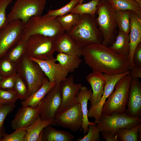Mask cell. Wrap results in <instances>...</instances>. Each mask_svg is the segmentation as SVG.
<instances>
[{
  "mask_svg": "<svg viewBox=\"0 0 141 141\" xmlns=\"http://www.w3.org/2000/svg\"><path fill=\"white\" fill-rule=\"evenodd\" d=\"M82 56L93 72L112 74L125 72L130 68L128 58L101 43L87 46L82 50Z\"/></svg>",
  "mask_w": 141,
  "mask_h": 141,
  "instance_id": "cell-1",
  "label": "cell"
},
{
  "mask_svg": "<svg viewBox=\"0 0 141 141\" xmlns=\"http://www.w3.org/2000/svg\"><path fill=\"white\" fill-rule=\"evenodd\" d=\"M95 17V15L88 14L80 15L77 25L67 34L82 50L89 45L102 43L103 41Z\"/></svg>",
  "mask_w": 141,
  "mask_h": 141,
  "instance_id": "cell-2",
  "label": "cell"
},
{
  "mask_svg": "<svg viewBox=\"0 0 141 141\" xmlns=\"http://www.w3.org/2000/svg\"><path fill=\"white\" fill-rule=\"evenodd\" d=\"M116 11L107 0H99L97 6L95 20L101 33L103 44L109 46L115 42L118 30L115 20Z\"/></svg>",
  "mask_w": 141,
  "mask_h": 141,
  "instance_id": "cell-3",
  "label": "cell"
},
{
  "mask_svg": "<svg viewBox=\"0 0 141 141\" xmlns=\"http://www.w3.org/2000/svg\"><path fill=\"white\" fill-rule=\"evenodd\" d=\"M66 33L56 17L45 15L31 17L25 24L22 38L27 39L34 34H39L57 39Z\"/></svg>",
  "mask_w": 141,
  "mask_h": 141,
  "instance_id": "cell-4",
  "label": "cell"
},
{
  "mask_svg": "<svg viewBox=\"0 0 141 141\" xmlns=\"http://www.w3.org/2000/svg\"><path fill=\"white\" fill-rule=\"evenodd\" d=\"M17 65V73L27 86L30 96L39 89L48 79L37 63L25 54Z\"/></svg>",
  "mask_w": 141,
  "mask_h": 141,
  "instance_id": "cell-5",
  "label": "cell"
},
{
  "mask_svg": "<svg viewBox=\"0 0 141 141\" xmlns=\"http://www.w3.org/2000/svg\"><path fill=\"white\" fill-rule=\"evenodd\" d=\"M131 77L129 74L122 77L116 83L114 89L105 101L102 113L109 115L114 113L124 114L129 95Z\"/></svg>",
  "mask_w": 141,
  "mask_h": 141,
  "instance_id": "cell-6",
  "label": "cell"
},
{
  "mask_svg": "<svg viewBox=\"0 0 141 141\" xmlns=\"http://www.w3.org/2000/svg\"><path fill=\"white\" fill-rule=\"evenodd\" d=\"M56 39L39 34L30 36L27 39L25 54L30 58L42 60L54 58Z\"/></svg>",
  "mask_w": 141,
  "mask_h": 141,
  "instance_id": "cell-7",
  "label": "cell"
},
{
  "mask_svg": "<svg viewBox=\"0 0 141 141\" xmlns=\"http://www.w3.org/2000/svg\"><path fill=\"white\" fill-rule=\"evenodd\" d=\"M46 0H16L7 15L9 22L19 20L26 24L32 17L41 16Z\"/></svg>",
  "mask_w": 141,
  "mask_h": 141,
  "instance_id": "cell-8",
  "label": "cell"
},
{
  "mask_svg": "<svg viewBox=\"0 0 141 141\" xmlns=\"http://www.w3.org/2000/svg\"><path fill=\"white\" fill-rule=\"evenodd\" d=\"M141 122L140 117H131L125 113H114L109 115L102 113L96 125L100 132L107 131L116 136L119 129L130 128Z\"/></svg>",
  "mask_w": 141,
  "mask_h": 141,
  "instance_id": "cell-9",
  "label": "cell"
},
{
  "mask_svg": "<svg viewBox=\"0 0 141 141\" xmlns=\"http://www.w3.org/2000/svg\"><path fill=\"white\" fill-rule=\"evenodd\" d=\"M25 24L20 20H15L0 29V59L21 39Z\"/></svg>",
  "mask_w": 141,
  "mask_h": 141,
  "instance_id": "cell-10",
  "label": "cell"
},
{
  "mask_svg": "<svg viewBox=\"0 0 141 141\" xmlns=\"http://www.w3.org/2000/svg\"><path fill=\"white\" fill-rule=\"evenodd\" d=\"M60 84H56L46 94L39 105V116L41 119L52 121L54 126L57 125L55 122V119L61 103Z\"/></svg>",
  "mask_w": 141,
  "mask_h": 141,
  "instance_id": "cell-11",
  "label": "cell"
},
{
  "mask_svg": "<svg viewBox=\"0 0 141 141\" xmlns=\"http://www.w3.org/2000/svg\"><path fill=\"white\" fill-rule=\"evenodd\" d=\"M81 86L80 83H74L72 74L67 77L61 82L60 88L61 103L56 116L78 103L77 97Z\"/></svg>",
  "mask_w": 141,
  "mask_h": 141,
  "instance_id": "cell-12",
  "label": "cell"
},
{
  "mask_svg": "<svg viewBox=\"0 0 141 141\" xmlns=\"http://www.w3.org/2000/svg\"><path fill=\"white\" fill-rule=\"evenodd\" d=\"M55 121L57 125L76 132L82 127L83 117L80 104L73 106L57 115Z\"/></svg>",
  "mask_w": 141,
  "mask_h": 141,
  "instance_id": "cell-13",
  "label": "cell"
},
{
  "mask_svg": "<svg viewBox=\"0 0 141 141\" xmlns=\"http://www.w3.org/2000/svg\"><path fill=\"white\" fill-rule=\"evenodd\" d=\"M129 73L128 71L123 73L112 74L102 73L105 80L103 94L99 103L91 106L88 114L89 117L94 119L95 123L96 124L98 122L102 114L103 106L107 98L113 91L116 83L123 77L129 74Z\"/></svg>",
  "mask_w": 141,
  "mask_h": 141,
  "instance_id": "cell-14",
  "label": "cell"
},
{
  "mask_svg": "<svg viewBox=\"0 0 141 141\" xmlns=\"http://www.w3.org/2000/svg\"><path fill=\"white\" fill-rule=\"evenodd\" d=\"M125 114L133 117L141 116V83L138 78H131Z\"/></svg>",
  "mask_w": 141,
  "mask_h": 141,
  "instance_id": "cell-15",
  "label": "cell"
},
{
  "mask_svg": "<svg viewBox=\"0 0 141 141\" xmlns=\"http://www.w3.org/2000/svg\"><path fill=\"white\" fill-rule=\"evenodd\" d=\"M30 58L37 63L50 82L60 84L69 73L59 63L56 62L55 58L46 60Z\"/></svg>",
  "mask_w": 141,
  "mask_h": 141,
  "instance_id": "cell-16",
  "label": "cell"
},
{
  "mask_svg": "<svg viewBox=\"0 0 141 141\" xmlns=\"http://www.w3.org/2000/svg\"><path fill=\"white\" fill-rule=\"evenodd\" d=\"M39 105L35 108L22 106L18 110L11 123V128L16 130L27 127L33 123L39 115Z\"/></svg>",
  "mask_w": 141,
  "mask_h": 141,
  "instance_id": "cell-17",
  "label": "cell"
},
{
  "mask_svg": "<svg viewBox=\"0 0 141 141\" xmlns=\"http://www.w3.org/2000/svg\"><path fill=\"white\" fill-rule=\"evenodd\" d=\"M131 28L130 33V51L128 59L130 68L134 65L133 61L134 51L138 45L141 43V19L135 12L130 11Z\"/></svg>",
  "mask_w": 141,
  "mask_h": 141,
  "instance_id": "cell-18",
  "label": "cell"
},
{
  "mask_svg": "<svg viewBox=\"0 0 141 141\" xmlns=\"http://www.w3.org/2000/svg\"><path fill=\"white\" fill-rule=\"evenodd\" d=\"M86 79L92 88V94L90 99L91 106L95 105L99 103L103 94L105 78L102 73L93 72L86 77Z\"/></svg>",
  "mask_w": 141,
  "mask_h": 141,
  "instance_id": "cell-19",
  "label": "cell"
},
{
  "mask_svg": "<svg viewBox=\"0 0 141 141\" xmlns=\"http://www.w3.org/2000/svg\"><path fill=\"white\" fill-rule=\"evenodd\" d=\"M92 94L91 89H89L85 86H82L77 97V102L80 105L83 117V124L80 129V131L83 130L84 134L88 132V125L94 123L89 122L88 115V102L90 99Z\"/></svg>",
  "mask_w": 141,
  "mask_h": 141,
  "instance_id": "cell-20",
  "label": "cell"
},
{
  "mask_svg": "<svg viewBox=\"0 0 141 141\" xmlns=\"http://www.w3.org/2000/svg\"><path fill=\"white\" fill-rule=\"evenodd\" d=\"M82 50L65 33L56 39V51L80 57L82 56Z\"/></svg>",
  "mask_w": 141,
  "mask_h": 141,
  "instance_id": "cell-21",
  "label": "cell"
},
{
  "mask_svg": "<svg viewBox=\"0 0 141 141\" xmlns=\"http://www.w3.org/2000/svg\"><path fill=\"white\" fill-rule=\"evenodd\" d=\"M49 125L45 127L41 132L42 141H72L74 138L70 133L56 129Z\"/></svg>",
  "mask_w": 141,
  "mask_h": 141,
  "instance_id": "cell-22",
  "label": "cell"
},
{
  "mask_svg": "<svg viewBox=\"0 0 141 141\" xmlns=\"http://www.w3.org/2000/svg\"><path fill=\"white\" fill-rule=\"evenodd\" d=\"M55 83L50 82L48 79L42 86L26 99L21 102L22 106H29L35 108L39 105L41 101L48 91L55 85Z\"/></svg>",
  "mask_w": 141,
  "mask_h": 141,
  "instance_id": "cell-23",
  "label": "cell"
},
{
  "mask_svg": "<svg viewBox=\"0 0 141 141\" xmlns=\"http://www.w3.org/2000/svg\"><path fill=\"white\" fill-rule=\"evenodd\" d=\"M49 125L54 126L52 121L42 120L39 115L33 123L27 127L26 133L24 141H37L42 130Z\"/></svg>",
  "mask_w": 141,
  "mask_h": 141,
  "instance_id": "cell-24",
  "label": "cell"
},
{
  "mask_svg": "<svg viewBox=\"0 0 141 141\" xmlns=\"http://www.w3.org/2000/svg\"><path fill=\"white\" fill-rule=\"evenodd\" d=\"M108 46L119 54L128 58L130 51L129 34L118 31L115 42Z\"/></svg>",
  "mask_w": 141,
  "mask_h": 141,
  "instance_id": "cell-25",
  "label": "cell"
},
{
  "mask_svg": "<svg viewBox=\"0 0 141 141\" xmlns=\"http://www.w3.org/2000/svg\"><path fill=\"white\" fill-rule=\"evenodd\" d=\"M55 60L69 73L74 72L82 61L80 57L62 53H58Z\"/></svg>",
  "mask_w": 141,
  "mask_h": 141,
  "instance_id": "cell-26",
  "label": "cell"
},
{
  "mask_svg": "<svg viewBox=\"0 0 141 141\" xmlns=\"http://www.w3.org/2000/svg\"><path fill=\"white\" fill-rule=\"evenodd\" d=\"M116 11L130 10L136 13L141 19V6L132 0H107Z\"/></svg>",
  "mask_w": 141,
  "mask_h": 141,
  "instance_id": "cell-27",
  "label": "cell"
},
{
  "mask_svg": "<svg viewBox=\"0 0 141 141\" xmlns=\"http://www.w3.org/2000/svg\"><path fill=\"white\" fill-rule=\"evenodd\" d=\"M56 19L63 29L67 34L69 33L78 23L80 15L68 13L56 17Z\"/></svg>",
  "mask_w": 141,
  "mask_h": 141,
  "instance_id": "cell-28",
  "label": "cell"
},
{
  "mask_svg": "<svg viewBox=\"0 0 141 141\" xmlns=\"http://www.w3.org/2000/svg\"><path fill=\"white\" fill-rule=\"evenodd\" d=\"M27 39L21 38L18 43L8 50L3 57L17 64L25 54Z\"/></svg>",
  "mask_w": 141,
  "mask_h": 141,
  "instance_id": "cell-29",
  "label": "cell"
},
{
  "mask_svg": "<svg viewBox=\"0 0 141 141\" xmlns=\"http://www.w3.org/2000/svg\"><path fill=\"white\" fill-rule=\"evenodd\" d=\"M131 10L116 11L115 20L118 31L129 34L131 28Z\"/></svg>",
  "mask_w": 141,
  "mask_h": 141,
  "instance_id": "cell-30",
  "label": "cell"
},
{
  "mask_svg": "<svg viewBox=\"0 0 141 141\" xmlns=\"http://www.w3.org/2000/svg\"><path fill=\"white\" fill-rule=\"evenodd\" d=\"M140 130L141 124L140 123L130 128L119 129L116 136L119 140L138 141V133Z\"/></svg>",
  "mask_w": 141,
  "mask_h": 141,
  "instance_id": "cell-31",
  "label": "cell"
},
{
  "mask_svg": "<svg viewBox=\"0 0 141 141\" xmlns=\"http://www.w3.org/2000/svg\"><path fill=\"white\" fill-rule=\"evenodd\" d=\"M99 1V0H92L86 3H78L69 13L80 15L88 14L95 15Z\"/></svg>",
  "mask_w": 141,
  "mask_h": 141,
  "instance_id": "cell-32",
  "label": "cell"
},
{
  "mask_svg": "<svg viewBox=\"0 0 141 141\" xmlns=\"http://www.w3.org/2000/svg\"><path fill=\"white\" fill-rule=\"evenodd\" d=\"M17 73L16 64L3 57L0 59V76L4 78Z\"/></svg>",
  "mask_w": 141,
  "mask_h": 141,
  "instance_id": "cell-33",
  "label": "cell"
},
{
  "mask_svg": "<svg viewBox=\"0 0 141 141\" xmlns=\"http://www.w3.org/2000/svg\"><path fill=\"white\" fill-rule=\"evenodd\" d=\"M14 89L19 99L22 101L26 100L30 96L27 86L20 75L17 73Z\"/></svg>",
  "mask_w": 141,
  "mask_h": 141,
  "instance_id": "cell-34",
  "label": "cell"
},
{
  "mask_svg": "<svg viewBox=\"0 0 141 141\" xmlns=\"http://www.w3.org/2000/svg\"><path fill=\"white\" fill-rule=\"evenodd\" d=\"M80 0H70L66 5L62 8L56 10H49L45 15L48 16L56 17L69 13L78 3Z\"/></svg>",
  "mask_w": 141,
  "mask_h": 141,
  "instance_id": "cell-35",
  "label": "cell"
},
{
  "mask_svg": "<svg viewBox=\"0 0 141 141\" xmlns=\"http://www.w3.org/2000/svg\"><path fill=\"white\" fill-rule=\"evenodd\" d=\"M18 99L14 89H0V102L3 104H14Z\"/></svg>",
  "mask_w": 141,
  "mask_h": 141,
  "instance_id": "cell-36",
  "label": "cell"
},
{
  "mask_svg": "<svg viewBox=\"0 0 141 141\" xmlns=\"http://www.w3.org/2000/svg\"><path fill=\"white\" fill-rule=\"evenodd\" d=\"M88 133L83 138H78L77 141H99L100 140V132L98 130L96 124H90L88 125Z\"/></svg>",
  "mask_w": 141,
  "mask_h": 141,
  "instance_id": "cell-37",
  "label": "cell"
},
{
  "mask_svg": "<svg viewBox=\"0 0 141 141\" xmlns=\"http://www.w3.org/2000/svg\"><path fill=\"white\" fill-rule=\"evenodd\" d=\"M27 127L17 129L10 134H5L1 141H24L26 133Z\"/></svg>",
  "mask_w": 141,
  "mask_h": 141,
  "instance_id": "cell-38",
  "label": "cell"
},
{
  "mask_svg": "<svg viewBox=\"0 0 141 141\" xmlns=\"http://www.w3.org/2000/svg\"><path fill=\"white\" fill-rule=\"evenodd\" d=\"M13 0H0V29L9 23L6 14V9Z\"/></svg>",
  "mask_w": 141,
  "mask_h": 141,
  "instance_id": "cell-39",
  "label": "cell"
},
{
  "mask_svg": "<svg viewBox=\"0 0 141 141\" xmlns=\"http://www.w3.org/2000/svg\"><path fill=\"white\" fill-rule=\"evenodd\" d=\"M14 104L3 105L0 108V136L3 135L2 131L4 121L7 115L15 107Z\"/></svg>",
  "mask_w": 141,
  "mask_h": 141,
  "instance_id": "cell-40",
  "label": "cell"
},
{
  "mask_svg": "<svg viewBox=\"0 0 141 141\" xmlns=\"http://www.w3.org/2000/svg\"><path fill=\"white\" fill-rule=\"evenodd\" d=\"M17 73L3 78L0 81V89H14Z\"/></svg>",
  "mask_w": 141,
  "mask_h": 141,
  "instance_id": "cell-41",
  "label": "cell"
},
{
  "mask_svg": "<svg viewBox=\"0 0 141 141\" xmlns=\"http://www.w3.org/2000/svg\"><path fill=\"white\" fill-rule=\"evenodd\" d=\"M132 58L134 66L141 68V43L138 45L135 49Z\"/></svg>",
  "mask_w": 141,
  "mask_h": 141,
  "instance_id": "cell-42",
  "label": "cell"
},
{
  "mask_svg": "<svg viewBox=\"0 0 141 141\" xmlns=\"http://www.w3.org/2000/svg\"><path fill=\"white\" fill-rule=\"evenodd\" d=\"M129 71V75L131 78H141V68L134 66L130 68Z\"/></svg>",
  "mask_w": 141,
  "mask_h": 141,
  "instance_id": "cell-43",
  "label": "cell"
},
{
  "mask_svg": "<svg viewBox=\"0 0 141 141\" xmlns=\"http://www.w3.org/2000/svg\"><path fill=\"white\" fill-rule=\"evenodd\" d=\"M101 132L103 138L107 141H119L116 136H114L109 132L104 131Z\"/></svg>",
  "mask_w": 141,
  "mask_h": 141,
  "instance_id": "cell-44",
  "label": "cell"
},
{
  "mask_svg": "<svg viewBox=\"0 0 141 141\" xmlns=\"http://www.w3.org/2000/svg\"><path fill=\"white\" fill-rule=\"evenodd\" d=\"M141 6V0H132Z\"/></svg>",
  "mask_w": 141,
  "mask_h": 141,
  "instance_id": "cell-45",
  "label": "cell"
},
{
  "mask_svg": "<svg viewBox=\"0 0 141 141\" xmlns=\"http://www.w3.org/2000/svg\"><path fill=\"white\" fill-rule=\"evenodd\" d=\"M84 0H80L79 3H82L84 1Z\"/></svg>",
  "mask_w": 141,
  "mask_h": 141,
  "instance_id": "cell-46",
  "label": "cell"
},
{
  "mask_svg": "<svg viewBox=\"0 0 141 141\" xmlns=\"http://www.w3.org/2000/svg\"><path fill=\"white\" fill-rule=\"evenodd\" d=\"M4 104L3 103L0 102V108Z\"/></svg>",
  "mask_w": 141,
  "mask_h": 141,
  "instance_id": "cell-47",
  "label": "cell"
},
{
  "mask_svg": "<svg viewBox=\"0 0 141 141\" xmlns=\"http://www.w3.org/2000/svg\"><path fill=\"white\" fill-rule=\"evenodd\" d=\"M3 78L2 77L0 76V81Z\"/></svg>",
  "mask_w": 141,
  "mask_h": 141,
  "instance_id": "cell-48",
  "label": "cell"
},
{
  "mask_svg": "<svg viewBox=\"0 0 141 141\" xmlns=\"http://www.w3.org/2000/svg\"><path fill=\"white\" fill-rule=\"evenodd\" d=\"M2 136H0V141L1 140V139H2Z\"/></svg>",
  "mask_w": 141,
  "mask_h": 141,
  "instance_id": "cell-49",
  "label": "cell"
}]
</instances>
